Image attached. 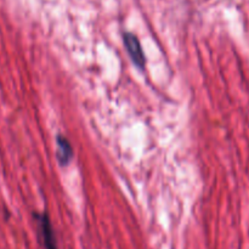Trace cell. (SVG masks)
Here are the masks:
<instances>
[{
	"label": "cell",
	"instance_id": "cell-1",
	"mask_svg": "<svg viewBox=\"0 0 249 249\" xmlns=\"http://www.w3.org/2000/svg\"><path fill=\"white\" fill-rule=\"evenodd\" d=\"M123 41H124V46H125L126 51H128L129 56H130L134 65H135L139 70L141 71L145 70L146 57H145V53H143L142 46H141V43L138 39V36H136L135 34L125 32V33L123 34Z\"/></svg>",
	"mask_w": 249,
	"mask_h": 249
},
{
	"label": "cell",
	"instance_id": "cell-3",
	"mask_svg": "<svg viewBox=\"0 0 249 249\" xmlns=\"http://www.w3.org/2000/svg\"><path fill=\"white\" fill-rule=\"evenodd\" d=\"M56 141H57V153H56V157H57L60 164L62 167H66V165L70 164L73 158V148L68 139L65 138L63 135H57Z\"/></svg>",
	"mask_w": 249,
	"mask_h": 249
},
{
	"label": "cell",
	"instance_id": "cell-2",
	"mask_svg": "<svg viewBox=\"0 0 249 249\" xmlns=\"http://www.w3.org/2000/svg\"><path fill=\"white\" fill-rule=\"evenodd\" d=\"M36 224H38L39 233H40V238L41 242H43L44 249H58L55 231H53V225H51L49 214H36Z\"/></svg>",
	"mask_w": 249,
	"mask_h": 249
}]
</instances>
